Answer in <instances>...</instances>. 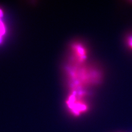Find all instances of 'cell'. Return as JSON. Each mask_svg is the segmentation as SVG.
Masks as SVG:
<instances>
[{
	"label": "cell",
	"instance_id": "obj_1",
	"mask_svg": "<svg viewBox=\"0 0 132 132\" xmlns=\"http://www.w3.org/2000/svg\"><path fill=\"white\" fill-rule=\"evenodd\" d=\"M86 98L74 95H69L67 101V108L72 114L78 116L86 113L89 109Z\"/></svg>",
	"mask_w": 132,
	"mask_h": 132
},
{
	"label": "cell",
	"instance_id": "obj_2",
	"mask_svg": "<svg viewBox=\"0 0 132 132\" xmlns=\"http://www.w3.org/2000/svg\"><path fill=\"white\" fill-rule=\"evenodd\" d=\"M72 48L73 51V62L75 64L78 65L82 64L86 59L87 55L86 48L82 44L78 43L73 44Z\"/></svg>",
	"mask_w": 132,
	"mask_h": 132
},
{
	"label": "cell",
	"instance_id": "obj_3",
	"mask_svg": "<svg viewBox=\"0 0 132 132\" xmlns=\"http://www.w3.org/2000/svg\"><path fill=\"white\" fill-rule=\"evenodd\" d=\"M5 28L2 22L0 21V39L5 33Z\"/></svg>",
	"mask_w": 132,
	"mask_h": 132
},
{
	"label": "cell",
	"instance_id": "obj_4",
	"mask_svg": "<svg viewBox=\"0 0 132 132\" xmlns=\"http://www.w3.org/2000/svg\"><path fill=\"white\" fill-rule=\"evenodd\" d=\"M127 44L128 47L132 49V35L130 36L127 39Z\"/></svg>",
	"mask_w": 132,
	"mask_h": 132
}]
</instances>
